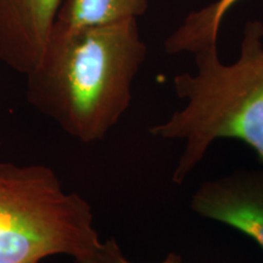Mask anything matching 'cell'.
<instances>
[{
    "label": "cell",
    "instance_id": "cell-8",
    "mask_svg": "<svg viewBox=\"0 0 263 263\" xmlns=\"http://www.w3.org/2000/svg\"><path fill=\"white\" fill-rule=\"evenodd\" d=\"M98 263H132L124 257L122 250H121L118 242L114 238L107 239L103 241L100 254L98 257ZM160 263H183L182 257L177 254H170L167 257Z\"/></svg>",
    "mask_w": 263,
    "mask_h": 263
},
{
    "label": "cell",
    "instance_id": "cell-6",
    "mask_svg": "<svg viewBox=\"0 0 263 263\" xmlns=\"http://www.w3.org/2000/svg\"><path fill=\"white\" fill-rule=\"evenodd\" d=\"M147 8L149 0H62L54 25L81 28L138 20Z\"/></svg>",
    "mask_w": 263,
    "mask_h": 263
},
{
    "label": "cell",
    "instance_id": "cell-3",
    "mask_svg": "<svg viewBox=\"0 0 263 263\" xmlns=\"http://www.w3.org/2000/svg\"><path fill=\"white\" fill-rule=\"evenodd\" d=\"M101 245L90 203L66 192L50 167L0 163V263L55 255L98 263Z\"/></svg>",
    "mask_w": 263,
    "mask_h": 263
},
{
    "label": "cell",
    "instance_id": "cell-2",
    "mask_svg": "<svg viewBox=\"0 0 263 263\" xmlns=\"http://www.w3.org/2000/svg\"><path fill=\"white\" fill-rule=\"evenodd\" d=\"M195 73H180L173 87L185 106L166 122L149 128L151 136L182 140L184 149L172 174L182 184L219 139L239 140L263 164V24L245 25L239 58L223 64L218 45L194 52Z\"/></svg>",
    "mask_w": 263,
    "mask_h": 263
},
{
    "label": "cell",
    "instance_id": "cell-4",
    "mask_svg": "<svg viewBox=\"0 0 263 263\" xmlns=\"http://www.w3.org/2000/svg\"><path fill=\"white\" fill-rule=\"evenodd\" d=\"M190 209L202 218L239 230L263 250V164L201 183Z\"/></svg>",
    "mask_w": 263,
    "mask_h": 263
},
{
    "label": "cell",
    "instance_id": "cell-5",
    "mask_svg": "<svg viewBox=\"0 0 263 263\" xmlns=\"http://www.w3.org/2000/svg\"><path fill=\"white\" fill-rule=\"evenodd\" d=\"M62 0H0V61L28 74L44 52Z\"/></svg>",
    "mask_w": 263,
    "mask_h": 263
},
{
    "label": "cell",
    "instance_id": "cell-7",
    "mask_svg": "<svg viewBox=\"0 0 263 263\" xmlns=\"http://www.w3.org/2000/svg\"><path fill=\"white\" fill-rule=\"evenodd\" d=\"M239 0H216L205 8L193 11L164 42L168 54L196 52L200 49L218 45V33L223 20Z\"/></svg>",
    "mask_w": 263,
    "mask_h": 263
},
{
    "label": "cell",
    "instance_id": "cell-1",
    "mask_svg": "<svg viewBox=\"0 0 263 263\" xmlns=\"http://www.w3.org/2000/svg\"><path fill=\"white\" fill-rule=\"evenodd\" d=\"M146 55L136 18L81 28L54 25L41 61L26 74V98L68 136L97 143L129 107Z\"/></svg>",
    "mask_w": 263,
    "mask_h": 263
}]
</instances>
